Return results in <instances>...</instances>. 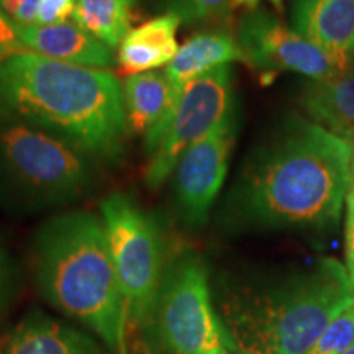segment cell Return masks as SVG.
Here are the masks:
<instances>
[{
    "label": "cell",
    "mask_w": 354,
    "mask_h": 354,
    "mask_svg": "<svg viewBox=\"0 0 354 354\" xmlns=\"http://www.w3.org/2000/svg\"><path fill=\"white\" fill-rule=\"evenodd\" d=\"M353 179V145L289 113L248 156L225 218L256 230L333 227Z\"/></svg>",
    "instance_id": "cell-1"
},
{
    "label": "cell",
    "mask_w": 354,
    "mask_h": 354,
    "mask_svg": "<svg viewBox=\"0 0 354 354\" xmlns=\"http://www.w3.org/2000/svg\"><path fill=\"white\" fill-rule=\"evenodd\" d=\"M0 115L68 141L99 165L122 158L128 135L122 82L112 71L32 51L0 59Z\"/></svg>",
    "instance_id": "cell-2"
},
{
    "label": "cell",
    "mask_w": 354,
    "mask_h": 354,
    "mask_svg": "<svg viewBox=\"0 0 354 354\" xmlns=\"http://www.w3.org/2000/svg\"><path fill=\"white\" fill-rule=\"evenodd\" d=\"M348 271L333 258L307 271L223 287L220 323L238 354H304L354 305Z\"/></svg>",
    "instance_id": "cell-3"
},
{
    "label": "cell",
    "mask_w": 354,
    "mask_h": 354,
    "mask_svg": "<svg viewBox=\"0 0 354 354\" xmlns=\"http://www.w3.org/2000/svg\"><path fill=\"white\" fill-rule=\"evenodd\" d=\"M33 271L48 304L81 323L110 354H128L125 302L100 215L51 216L33 240Z\"/></svg>",
    "instance_id": "cell-4"
},
{
    "label": "cell",
    "mask_w": 354,
    "mask_h": 354,
    "mask_svg": "<svg viewBox=\"0 0 354 354\" xmlns=\"http://www.w3.org/2000/svg\"><path fill=\"white\" fill-rule=\"evenodd\" d=\"M99 162L68 141L0 115V197L19 210L64 205L88 194Z\"/></svg>",
    "instance_id": "cell-5"
},
{
    "label": "cell",
    "mask_w": 354,
    "mask_h": 354,
    "mask_svg": "<svg viewBox=\"0 0 354 354\" xmlns=\"http://www.w3.org/2000/svg\"><path fill=\"white\" fill-rule=\"evenodd\" d=\"M140 336L145 354H202L228 346L201 256L185 251L166 264Z\"/></svg>",
    "instance_id": "cell-6"
},
{
    "label": "cell",
    "mask_w": 354,
    "mask_h": 354,
    "mask_svg": "<svg viewBox=\"0 0 354 354\" xmlns=\"http://www.w3.org/2000/svg\"><path fill=\"white\" fill-rule=\"evenodd\" d=\"M100 218L125 302L128 333H140L165 276L161 228L151 214L122 192L100 202Z\"/></svg>",
    "instance_id": "cell-7"
},
{
    "label": "cell",
    "mask_w": 354,
    "mask_h": 354,
    "mask_svg": "<svg viewBox=\"0 0 354 354\" xmlns=\"http://www.w3.org/2000/svg\"><path fill=\"white\" fill-rule=\"evenodd\" d=\"M234 112L232 66H221L180 88L165 122L146 136L148 165L145 183L158 189L171 179L176 165L190 146L209 136Z\"/></svg>",
    "instance_id": "cell-8"
},
{
    "label": "cell",
    "mask_w": 354,
    "mask_h": 354,
    "mask_svg": "<svg viewBox=\"0 0 354 354\" xmlns=\"http://www.w3.org/2000/svg\"><path fill=\"white\" fill-rule=\"evenodd\" d=\"M245 63L261 76L292 71L315 81L339 74L333 61L313 43L263 8L241 17L234 32Z\"/></svg>",
    "instance_id": "cell-9"
},
{
    "label": "cell",
    "mask_w": 354,
    "mask_h": 354,
    "mask_svg": "<svg viewBox=\"0 0 354 354\" xmlns=\"http://www.w3.org/2000/svg\"><path fill=\"white\" fill-rule=\"evenodd\" d=\"M236 140V113L228 117L209 136L190 146L176 165L174 201L180 220L198 228L209 218L210 209L227 179L230 156Z\"/></svg>",
    "instance_id": "cell-10"
},
{
    "label": "cell",
    "mask_w": 354,
    "mask_h": 354,
    "mask_svg": "<svg viewBox=\"0 0 354 354\" xmlns=\"http://www.w3.org/2000/svg\"><path fill=\"white\" fill-rule=\"evenodd\" d=\"M290 26L339 73L354 69V0H292Z\"/></svg>",
    "instance_id": "cell-11"
},
{
    "label": "cell",
    "mask_w": 354,
    "mask_h": 354,
    "mask_svg": "<svg viewBox=\"0 0 354 354\" xmlns=\"http://www.w3.org/2000/svg\"><path fill=\"white\" fill-rule=\"evenodd\" d=\"M25 51L59 63L109 69L117 63L113 50L87 33L76 21L56 25H15Z\"/></svg>",
    "instance_id": "cell-12"
},
{
    "label": "cell",
    "mask_w": 354,
    "mask_h": 354,
    "mask_svg": "<svg viewBox=\"0 0 354 354\" xmlns=\"http://www.w3.org/2000/svg\"><path fill=\"white\" fill-rule=\"evenodd\" d=\"M0 354H110L84 331L30 310L0 336Z\"/></svg>",
    "instance_id": "cell-13"
},
{
    "label": "cell",
    "mask_w": 354,
    "mask_h": 354,
    "mask_svg": "<svg viewBox=\"0 0 354 354\" xmlns=\"http://www.w3.org/2000/svg\"><path fill=\"white\" fill-rule=\"evenodd\" d=\"M183 20L174 13H159L131 28L117 48V64L122 73L135 76L166 68L179 51L177 30Z\"/></svg>",
    "instance_id": "cell-14"
},
{
    "label": "cell",
    "mask_w": 354,
    "mask_h": 354,
    "mask_svg": "<svg viewBox=\"0 0 354 354\" xmlns=\"http://www.w3.org/2000/svg\"><path fill=\"white\" fill-rule=\"evenodd\" d=\"M179 92L165 71L127 76L122 82V99L128 133L146 138L158 130Z\"/></svg>",
    "instance_id": "cell-15"
},
{
    "label": "cell",
    "mask_w": 354,
    "mask_h": 354,
    "mask_svg": "<svg viewBox=\"0 0 354 354\" xmlns=\"http://www.w3.org/2000/svg\"><path fill=\"white\" fill-rule=\"evenodd\" d=\"M299 102L305 117L353 145L354 69L310 81L300 94Z\"/></svg>",
    "instance_id": "cell-16"
},
{
    "label": "cell",
    "mask_w": 354,
    "mask_h": 354,
    "mask_svg": "<svg viewBox=\"0 0 354 354\" xmlns=\"http://www.w3.org/2000/svg\"><path fill=\"white\" fill-rule=\"evenodd\" d=\"M234 61L245 63L236 37L225 28L205 30L192 35L180 44L179 51L166 66L165 73L180 91L194 79Z\"/></svg>",
    "instance_id": "cell-17"
},
{
    "label": "cell",
    "mask_w": 354,
    "mask_h": 354,
    "mask_svg": "<svg viewBox=\"0 0 354 354\" xmlns=\"http://www.w3.org/2000/svg\"><path fill=\"white\" fill-rule=\"evenodd\" d=\"M133 8L135 0H77L73 20L115 51L131 30Z\"/></svg>",
    "instance_id": "cell-18"
},
{
    "label": "cell",
    "mask_w": 354,
    "mask_h": 354,
    "mask_svg": "<svg viewBox=\"0 0 354 354\" xmlns=\"http://www.w3.org/2000/svg\"><path fill=\"white\" fill-rule=\"evenodd\" d=\"M162 13H174L185 25L220 20L230 15L234 0H154Z\"/></svg>",
    "instance_id": "cell-19"
},
{
    "label": "cell",
    "mask_w": 354,
    "mask_h": 354,
    "mask_svg": "<svg viewBox=\"0 0 354 354\" xmlns=\"http://www.w3.org/2000/svg\"><path fill=\"white\" fill-rule=\"evenodd\" d=\"M354 342V305L344 310L304 354H343Z\"/></svg>",
    "instance_id": "cell-20"
},
{
    "label": "cell",
    "mask_w": 354,
    "mask_h": 354,
    "mask_svg": "<svg viewBox=\"0 0 354 354\" xmlns=\"http://www.w3.org/2000/svg\"><path fill=\"white\" fill-rule=\"evenodd\" d=\"M76 3L77 0H41L35 25H56L73 20Z\"/></svg>",
    "instance_id": "cell-21"
},
{
    "label": "cell",
    "mask_w": 354,
    "mask_h": 354,
    "mask_svg": "<svg viewBox=\"0 0 354 354\" xmlns=\"http://www.w3.org/2000/svg\"><path fill=\"white\" fill-rule=\"evenodd\" d=\"M41 0H0V8L15 25H35Z\"/></svg>",
    "instance_id": "cell-22"
},
{
    "label": "cell",
    "mask_w": 354,
    "mask_h": 354,
    "mask_svg": "<svg viewBox=\"0 0 354 354\" xmlns=\"http://www.w3.org/2000/svg\"><path fill=\"white\" fill-rule=\"evenodd\" d=\"M344 245H346V271L354 289V179L346 194V225H344Z\"/></svg>",
    "instance_id": "cell-23"
},
{
    "label": "cell",
    "mask_w": 354,
    "mask_h": 354,
    "mask_svg": "<svg viewBox=\"0 0 354 354\" xmlns=\"http://www.w3.org/2000/svg\"><path fill=\"white\" fill-rule=\"evenodd\" d=\"M21 51H25V46L20 41L15 24L0 8V59Z\"/></svg>",
    "instance_id": "cell-24"
},
{
    "label": "cell",
    "mask_w": 354,
    "mask_h": 354,
    "mask_svg": "<svg viewBox=\"0 0 354 354\" xmlns=\"http://www.w3.org/2000/svg\"><path fill=\"white\" fill-rule=\"evenodd\" d=\"M15 290V268L10 256L0 246V315L10 302Z\"/></svg>",
    "instance_id": "cell-25"
},
{
    "label": "cell",
    "mask_w": 354,
    "mask_h": 354,
    "mask_svg": "<svg viewBox=\"0 0 354 354\" xmlns=\"http://www.w3.org/2000/svg\"><path fill=\"white\" fill-rule=\"evenodd\" d=\"M263 2L272 3V6L276 7L277 10H281V8H282V0H234V7L241 6V7L250 8V10H254V8H258Z\"/></svg>",
    "instance_id": "cell-26"
},
{
    "label": "cell",
    "mask_w": 354,
    "mask_h": 354,
    "mask_svg": "<svg viewBox=\"0 0 354 354\" xmlns=\"http://www.w3.org/2000/svg\"><path fill=\"white\" fill-rule=\"evenodd\" d=\"M202 354H230V353L227 351V348H218V349H212V351H207Z\"/></svg>",
    "instance_id": "cell-27"
},
{
    "label": "cell",
    "mask_w": 354,
    "mask_h": 354,
    "mask_svg": "<svg viewBox=\"0 0 354 354\" xmlns=\"http://www.w3.org/2000/svg\"><path fill=\"white\" fill-rule=\"evenodd\" d=\"M343 354H354V342H353L351 346H348V349H344Z\"/></svg>",
    "instance_id": "cell-28"
},
{
    "label": "cell",
    "mask_w": 354,
    "mask_h": 354,
    "mask_svg": "<svg viewBox=\"0 0 354 354\" xmlns=\"http://www.w3.org/2000/svg\"><path fill=\"white\" fill-rule=\"evenodd\" d=\"M353 176H354V145H353Z\"/></svg>",
    "instance_id": "cell-29"
}]
</instances>
